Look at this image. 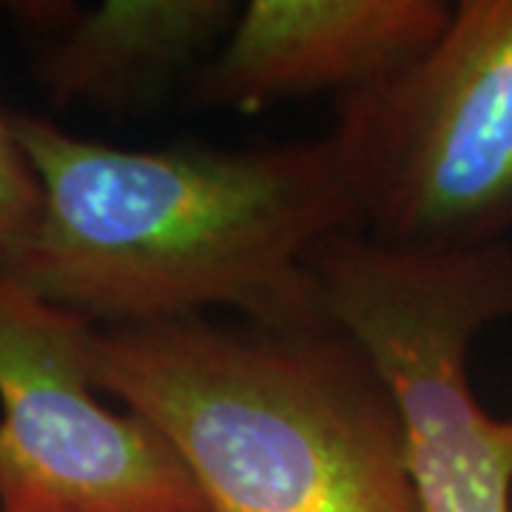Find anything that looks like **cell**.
<instances>
[{
	"label": "cell",
	"mask_w": 512,
	"mask_h": 512,
	"mask_svg": "<svg viewBox=\"0 0 512 512\" xmlns=\"http://www.w3.org/2000/svg\"><path fill=\"white\" fill-rule=\"evenodd\" d=\"M29 512H60V510H29Z\"/></svg>",
	"instance_id": "9c48e42d"
},
{
	"label": "cell",
	"mask_w": 512,
	"mask_h": 512,
	"mask_svg": "<svg viewBox=\"0 0 512 512\" xmlns=\"http://www.w3.org/2000/svg\"><path fill=\"white\" fill-rule=\"evenodd\" d=\"M40 183L20 146L15 120L0 109V268L32 234L40 217Z\"/></svg>",
	"instance_id": "ba28073f"
},
{
	"label": "cell",
	"mask_w": 512,
	"mask_h": 512,
	"mask_svg": "<svg viewBox=\"0 0 512 512\" xmlns=\"http://www.w3.org/2000/svg\"><path fill=\"white\" fill-rule=\"evenodd\" d=\"M234 0H106L37 60L55 103L140 109L191 83L239 18Z\"/></svg>",
	"instance_id": "52a82bcc"
},
{
	"label": "cell",
	"mask_w": 512,
	"mask_h": 512,
	"mask_svg": "<svg viewBox=\"0 0 512 512\" xmlns=\"http://www.w3.org/2000/svg\"><path fill=\"white\" fill-rule=\"evenodd\" d=\"M89 365L163 436L208 512H419L393 393L333 322L94 325Z\"/></svg>",
	"instance_id": "7a4b0ae2"
},
{
	"label": "cell",
	"mask_w": 512,
	"mask_h": 512,
	"mask_svg": "<svg viewBox=\"0 0 512 512\" xmlns=\"http://www.w3.org/2000/svg\"><path fill=\"white\" fill-rule=\"evenodd\" d=\"M311 271L330 322L393 393L419 512H512V419L481 407L467 373L481 330L512 319V248L424 251L345 231Z\"/></svg>",
	"instance_id": "3957f363"
},
{
	"label": "cell",
	"mask_w": 512,
	"mask_h": 512,
	"mask_svg": "<svg viewBox=\"0 0 512 512\" xmlns=\"http://www.w3.org/2000/svg\"><path fill=\"white\" fill-rule=\"evenodd\" d=\"M92 333L0 274V512H208L163 436L103 404Z\"/></svg>",
	"instance_id": "5b68a950"
},
{
	"label": "cell",
	"mask_w": 512,
	"mask_h": 512,
	"mask_svg": "<svg viewBox=\"0 0 512 512\" xmlns=\"http://www.w3.org/2000/svg\"><path fill=\"white\" fill-rule=\"evenodd\" d=\"M40 217L0 274L94 325L231 308L268 328L330 322L313 251L359 231L333 137L120 148L15 114Z\"/></svg>",
	"instance_id": "6da1fadb"
},
{
	"label": "cell",
	"mask_w": 512,
	"mask_h": 512,
	"mask_svg": "<svg viewBox=\"0 0 512 512\" xmlns=\"http://www.w3.org/2000/svg\"><path fill=\"white\" fill-rule=\"evenodd\" d=\"M450 15L444 0H251L188 100L228 111L319 92L342 100L416 63Z\"/></svg>",
	"instance_id": "8992f818"
},
{
	"label": "cell",
	"mask_w": 512,
	"mask_h": 512,
	"mask_svg": "<svg viewBox=\"0 0 512 512\" xmlns=\"http://www.w3.org/2000/svg\"><path fill=\"white\" fill-rule=\"evenodd\" d=\"M367 237L424 251L512 248V0H461L384 83L336 100L330 131Z\"/></svg>",
	"instance_id": "277c9868"
}]
</instances>
